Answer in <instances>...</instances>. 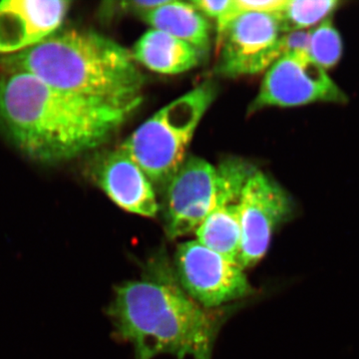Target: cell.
Listing matches in <instances>:
<instances>
[{"label": "cell", "mask_w": 359, "mask_h": 359, "mask_svg": "<svg viewBox=\"0 0 359 359\" xmlns=\"http://www.w3.org/2000/svg\"><path fill=\"white\" fill-rule=\"evenodd\" d=\"M152 29L166 32L204 54L211 42V25L191 2L167 0L163 6L141 15Z\"/></svg>", "instance_id": "4fadbf2b"}, {"label": "cell", "mask_w": 359, "mask_h": 359, "mask_svg": "<svg viewBox=\"0 0 359 359\" xmlns=\"http://www.w3.org/2000/svg\"><path fill=\"white\" fill-rule=\"evenodd\" d=\"M131 115L52 88L29 73L0 74V132L34 160L60 162L93 150Z\"/></svg>", "instance_id": "6da1fadb"}, {"label": "cell", "mask_w": 359, "mask_h": 359, "mask_svg": "<svg viewBox=\"0 0 359 359\" xmlns=\"http://www.w3.org/2000/svg\"><path fill=\"white\" fill-rule=\"evenodd\" d=\"M283 55L292 52H309V32L283 33L280 37Z\"/></svg>", "instance_id": "ac0fdd59"}, {"label": "cell", "mask_w": 359, "mask_h": 359, "mask_svg": "<svg viewBox=\"0 0 359 359\" xmlns=\"http://www.w3.org/2000/svg\"><path fill=\"white\" fill-rule=\"evenodd\" d=\"M238 201L219 205L195 231L201 245L238 264L242 247Z\"/></svg>", "instance_id": "5bb4252c"}, {"label": "cell", "mask_w": 359, "mask_h": 359, "mask_svg": "<svg viewBox=\"0 0 359 359\" xmlns=\"http://www.w3.org/2000/svg\"><path fill=\"white\" fill-rule=\"evenodd\" d=\"M346 94L309 52H292L278 59L266 71L254 110L297 107L313 103L344 104Z\"/></svg>", "instance_id": "52a82bcc"}, {"label": "cell", "mask_w": 359, "mask_h": 359, "mask_svg": "<svg viewBox=\"0 0 359 359\" xmlns=\"http://www.w3.org/2000/svg\"><path fill=\"white\" fill-rule=\"evenodd\" d=\"M69 7L65 0L0 2V56L25 51L51 36L62 25Z\"/></svg>", "instance_id": "30bf717a"}, {"label": "cell", "mask_w": 359, "mask_h": 359, "mask_svg": "<svg viewBox=\"0 0 359 359\" xmlns=\"http://www.w3.org/2000/svg\"><path fill=\"white\" fill-rule=\"evenodd\" d=\"M344 52L341 36L330 18L309 32V54L323 69H332L341 59Z\"/></svg>", "instance_id": "2e32d148"}, {"label": "cell", "mask_w": 359, "mask_h": 359, "mask_svg": "<svg viewBox=\"0 0 359 359\" xmlns=\"http://www.w3.org/2000/svg\"><path fill=\"white\" fill-rule=\"evenodd\" d=\"M174 259V273L179 285L205 309H218L255 292L242 266L198 241L181 243Z\"/></svg>", "instance_id": "8992f818"}, {"label": "cell", "mask_w": 359, "mask_h": 359, "mask_svg": "<svg viewBox=\"0 0 359 359\" xmlns=\"http://www.w3.org/2000/svg\"><path fill=\"white\" fill-rule=\"evenodd\" d=\"M283 34L276 14H241L218 37L222 45L219 72L226 77H240L268 70L283 55Z\"/></svg>", "instance_id": "9c48e42d"}, {"label": "cell", "mask_w": 359, "mask_h": 359, "mask_svg": "<svg viewBox=\"0 0 359 359\" xmlns=\"http://www.w3.org/2000/svg\"><path fill=\"white\" fill-rule=\"evenodd\" d=\"M195 8L204 16L214 18L217 23L219 22L230 11L233 0H222V1H211V0H194L191 2Z\"/></svg>", "instance_id": "e0dca14e"}, {"label": "cell", "mask_w": 359, "mask_h": 359, "mask_svg": "<svg viewBox=\"0 0 359 359\" xmlns=\"http://www.w3.org/2000/svg\"><path fill=\"white\" fill-rule=\"evenodd\" d=\"M107 314L118 339L133 347V359H212L224 320L184 292L162 256L147 264L140 278L116 287Z\"/></svg>", "instance_id": "7a4b0ae2"}, {"label": "cell", "mask_w": 359, "mask_h": 359, "mask_svg": "<svg viewBox=\"0 0 359 359\" xmlns=\"http://www.w3.org/2000/svg\"><path fill=\"white\" fill-rule=\"evenodd\" d=\"M216 97L205 82L164 106L123 142L126 152L153 185L167 186L187 159V151L201 120Z\"/></svg>", "instance_id": "277c9868"}, {"label": "cell", "mask_w": 359, "mask_h": 359, "mask_svg": "<svg viewBox=\"0 0 359 359\" xmlns=\"http://www.w3.org/2000/svg\"><path fill=\"white\" fill-rule=\"evenodd\" d=\"M254 168L244 161H224L218 168L199 157H188L165 193V233L169 240L195 233L219 205L240 199Z\"/></svg>", "instance_id": "5b68a950"}, {"label": "cell", "mask_w": 359, "mask_h": 359, "mask_svg": "<svg viewBox=\"0 0 359 359\" xmlns=\"http://www.w3.org/2000/svg\"><path fill=\"white\" fill-rule=\"evenodd\" d=\"M340 4L337 0H285L276 16L283 33L301 32L332 16Z\"/></svg>", "instance_id": "9a60e30c"}, {"label": "cell", "mask_w": 359, "mask_h": 359, "mask_svg": "<svg viewBox=\"0 0 359 359\" xmlns=\"http://www.w3.org/2000/svg\"><path fill=\"white\" fill-rule=\"evenodd\" d=\"M22 71L52 88L133 113L143 101V74L131 51L92 32L54 33L43 41L0 56V72Z\"/></svg>", "instance_id": "3957f363"}, {"label": "cell", "mask_w": 359, "mask_h": 359, "mask_svg": "<svg viewBox=\"0 0 359 359\" xmlns=\"http://www.w3.org/2000/svg\"><path fill=\"white\" fill-rule=\"evenodd\" d=\"M91 176L118 207L147 218L157 216L160 207L153 184L121 149L99 156L91 166Z\"/></svg>", "instance_id": "8fae6325"}, {"label": "cell", "mask_w": 359, "mask_h": 359, "mask_svg": "<svg viewBox=\"0 0 359 359\" xmlns=\"http://www.w3.org/2000/svg\"><path fill=\"white\" fill-rule=\"evenodd\" d=\"M294 205L289 194L259 170H252L245 181L240 201L241 247L238 264L256 266L266 256L275 231L294 216Z\"/></svg>", "instance_id": "ba28073f"}, {"label": "cell", "mask_w": 359, "mask_h": 359, "mask_svg": "<svg viewBox=\"0 0 359 359\" xmlns=\"http://www.w3.org/2000/svg\"><path fill=\"white\" fill-rule=\"evenodd\" d=\"M131 53L136 62L149 70L167 75L193 69L199 65L203 55L192 45L156 29L144 33Z\"/></svg>", "instance_id": "7c38bea8"}]
</instances>
